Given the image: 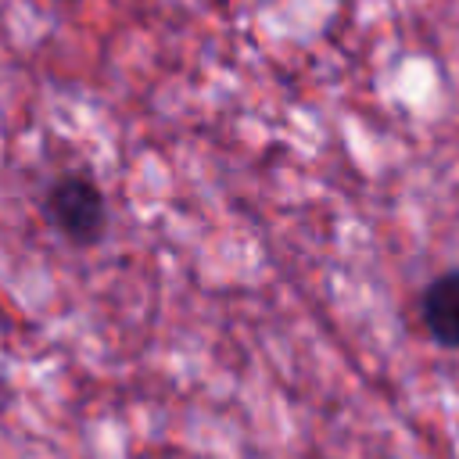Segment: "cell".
I'll return each mask as SVG.
<instances>
[{"label":"cell","instance_id":"obj_1","mask_svg":"<svg viewBox=\"0 0 459 459\" xmlns=\"http://www.w3.org/2000/svg\"><path fill=\"white\" fill-rule=\"evenodd\" d=\"M39 212L47 226L72 247H93L108 233V197L104 190L82 176V172H65L57 176L39 201Z\"/></svg>","mask_w":459,"mask_h":459},{"label":"cell","instance_id":"obj_2","mask_svg":"<svg viewBox=\"0 0 459 459\" xmlns=\"http://www.w3.org/2000/svg\"><path fill=\"white\" fill-rule=\"evenodd\" d=\"M420 316L441 348H459V269H448L423 287Z\"/></svg>","mask_w":459,"mask_h":459}]
</instances>
